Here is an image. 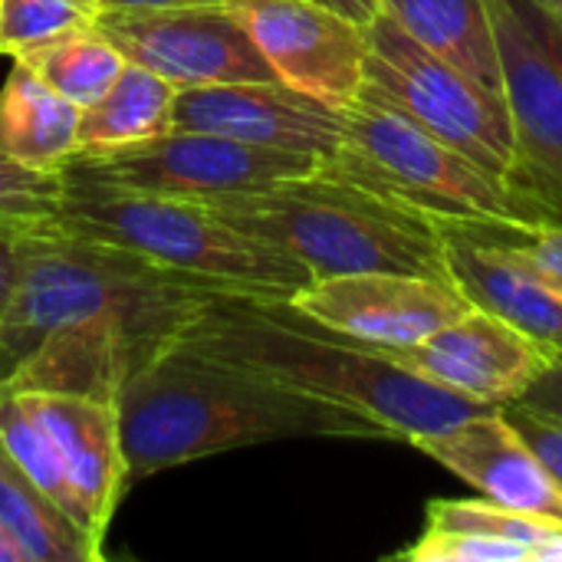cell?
I'll use <instances>...</instances> for the list:
<instances>
[{"instance_id":"cell-18","label":"cell","mask_w":562,"mask_h":562,"mask_svg":"<svg viewBox=\"0 0 562 562\" xmlns=\"http://www.w3.org/2000/svg\"><path fill=\"white\" fill-rule=\"evenodd\" d=\"M79 112L76 102L13 59L0 89V155L40 171H59L79 151Z\"/></svg>"},{"instance_id":"cell-6","label":"cell","mask_w":562,"mask_h":562,"mask_svg":"<svg viewBox=\"0 0 562 562\" xmlns=\"http://www.w3.org/2000/svg\"><path fill=\"white\" fill-rule=\"evenodd\" d=\"M319 171L431 221L520 224L504 181L366 89L342 109L339 145L319 158Z\"/></svg>"},{"instance_id":"cell-23","label":"cell","mask_w":562,"mask_h":562,"mask_svg":"<svg viewBox=\"0 0 562 562\" xmlns=\"http://www.w3.org/2000/svg\"><path fill=\"white\" fill-rule=\"evenodd\" d=\"M425 527L435 530H464V533H481V537H497L510 540L530 550L533 562H540L543 550L553 547L562 537V524L530 517L520 510H507L487 497L481 501H428L425 507Z\"/></svg>"},{"instance_id":"cell-26","label":"cell","mask_w":562,"mask_h":562,"mask_svg":"<svg viewBox=\"0 0 562 562\" xmlns=\"http://www.w3.org/2000/svg\"><path fill=\"white\" fill-rule=\"evenodd\" d=\"M405 562H533L530 550L510 540L464 533V530H435L425 527L422 537L395 553Z\"/></svg>"},{"instance_id":"cell-3","label":"cell","mask_w":562,"mask_h":562,"mask_svg":"<svg viewBox=\"0 0 562 562\" xmlns=\"http://www.w3.org/2000/svg\"><path fill=\"white\" fill-rule=\"evenodd\" d=\"M217 293L231 290L56 224L26 231L0 313V379L59 329H122L161 352Z\"/></svg>"},{"instance_id":"cell-7","label":"cell","mask_w":562,"mask_h":562,"mask_svg":"<svg viewBox=\"0 0 562 562\" xmlns=\"http://www.w3.org/2000/svg\"><path fill=\"white\" fill-rule=\"evenodd\" d=\"M366 36L362 89L477 161L497 181H507L514 168V125L504 92L484 89L477 79L425 49L382 10L366 23Z\"/></svg>"},{"instance_id":"cell-11","label":"cell","mask_w":562,"mask_h":562,"mask_svg":"<svg viewBox=\"0 0 562 562\" xmlns=\"http://www.w3.org/2000/svg\"><path fill=\"white\" fill-rule=\"evenodd\" d=\"M277 79L329 109H349L366 82L369 36L319 0H224Z\"/></svg>"},{"instance_id":"cell-34","label":"cell","mask_w":562,"mask_h":562,"mask_svg":"<svg viewBox=\"0 0 562 562\" xmlns=\"http://www.w3.org/2000/svg\"><path fill=\"white\" fill-rule=\"evenodd\" d=\"M0 562H26L23 560V553H20V547L0 530Z\"/></svg>"},{"instance_id":"cell-30","label":"cell","mask_w":562,"mask_h":562,"mask_svg":"<svg viewBox=\"0 0 562 562\" xmlns=\"http://www.w3.org/2000/svg\"><path fill=\"white\" fill-rule=\"evenodd\" d=\"M517 402H527L533 408H543V412H553V415H562V352L553 359V366L547 369L543 379H537V385L517 398Z\"/></svg>"},{"instance_id":"cell-21","label":"cell","mask_w":562,"mask_h":562,"mask_svg":"<svg viewBox=\"0 0 562 562\" xmlns=\"http://www.w3.org/2000/svg\"><path fill=\"white\" fill-rule=\"evenodd\" d=\"M0 530L26 562H99L102 547L66 517L0 445Z\"/></svg>"},{"instance_id":"cell-19","label":"cell","mask_w":562,"mask_h":562,"mask_svg":"<svg viewBox=\"0 0 562 562\" xmlns=\"http://www.w3.org/2000/svg\"><path fill=\"white\" fill-rule=\"evenodd\" d=\"M382 13L484 89L504 92L491 0H382Z\"/></svg>"},{"instance_id":"cell-5","label":"cell","mask_w":562,"mask_h":562,"mask_svg":"<svg viewBox=\"0 0 562 562\" xmlns=\"http://www.w3.org/2000/svg\"><path fill=\"white\" fill-rule=\"evenodd\" d=\"M53 224L254 300L290 303L313 280L296 257L237 231L204 201L63 181Z\"/></svg>"},{"instance_id":"cell-32","label":"cell","mask_w":562,"mask_h":562,"mask_svg":"<svg viewBox=\"0 0 562 562\" xmlns=\"http://www.w3.org/2000/svg\"><path fill=\"white\" fill-rule=\"evenodd\" d=\"M191 3H224V0H99L102 10H168Z\"/></svg>"},{"instance_id":"cell-33","label":"cell","mask_w":562,"mask_h":562,"mask_svg":"<svg viewBox=\"0 0 562 562\" xmlns=\"http://www.w3.org/2000/svg\"><path fill=\"white\" fill-rule=\"evenodd\" d=\"M319 3H326V7H333V10H339V13H346V16H352L356 23H372L375 20V13L382 10V0H319Z\"/></svg>"},{"instance_id":"cell-12","label":"cell","mask_w":562,"mask_h":562,"mask_svg":"<svg viewBox=\"0 0 562 562\" xmlns=\"http://www.w3.org/2000/svg\"><path fill=\"white\" fill-rule=\"evenodd\" d=\"M290 306L300 316L375 349L415 346L474 310L451 280L398 270L316 277Z\"/></svg>"},{"instance_id":"cell-20","label":"cell","mask_w":562,"mask_h":562,"mask_svg":"<svg viewBox=\"0 0 562 562\" xmlns=\"http://www.w3.org/2000/svg\"><path fill=\"white\" fill-rule=\"evenodd\" d=\"M175 99V82L138 63H125L105 95L79 112V151L99 155L161 138L171 132Z\"/></svg>"},{"instance_id":"cell-15","label":"cell","mask_w":562,"mask_h":562,"mask_svg":"<svg viewBox=\"0 0 562 562\" xmlns=\"http://www.w3.org/2000/svg\"><path fill=\"white\" fill-rule=\"evenodd\" d=\"M408 445L481 491V497L562 524V491L501 408L435 435H418Z\"/></svg>"},{"instance_id":"cell-25","label":"cell","mask_w":562,"mask_h":562,"mask_svg":"<svg viewBox=\"0 0 562 562\" xmlns=\"http://www.w3.org/2000/svg\"><path fill=\"white\" fill-rule=\"evenodd\" d=\"M63 171H40L0 155V231L26 234L53 224Z\"/></svg>"},{"instance_id":"cell-9","label":"cell","mask_w":562,"mask_h":562,"mask_svg":"<svg viewBox=\"0 0 562 562\" xmlns=\"http://www.w3.org/2000/svg\"><path fill=\"white\" fill-rule=\"evenodd\" d=\"M514 125L507 194L520 224L562 227V69L510 0H491Z\"/></svg>"},{"instance_id":"cell-8","label":"cell","mask_w":562,"mask_h":562,"mask_svg":"<svg viewBox=\"0 0 562 562\" xmlns=\"http://www.w3.org/2000/svg\"><path fill=\"white\" fill-rule=\"evenodd\" d=\"M319 168V155L263 148L207 132L171 128L145 145L82 155L76 151L59 171L69 184L112 191L207 201L217 194L254 191L283 178H303Z\"/></svg>"},{"instance_id":"cell-2","label":"cell","mask_w":562,"mask_h":562,"mask_svg":"<svg viewBox=\"0 0 562 562\" xmlns=\"http://www.w3.org/2000/svg\"><path fill=\"white\" fill-rule=\"evenodd\" d=\"M178 339L283 389L346 408L372 422L385 441L408 445L497 408L395 366L382 349L339 336L283 300L217 293Z\"/></svg>"},{"instance_id":"cell-22","label":"cell","mask_w":562,"mask_h":562,"mask_svg":"<svg viewBox=\"0 0 562 562\" xmlns=\"http://www.w3.org/2000/svg\"><path fill=\"white\" fill-rule=\"evenodd\" d=\"M13 59L26 63L53 92L66 95L79 109H86L99 95H105V89L115 82L122 66L128 63L95 26L72 30L43 46H33Z\"/></svg>"},{"instance_id":"cell-4","label":"cell","mask_w":562,"mask_h":562,"mask_svg":"<svg viewBox=\"0 0 562 562\" xmlns=\"http://www.w3.org/2000/svg\"><path fill=\"white\" fill-rule=\"evenodd\" d=\"M204 204L237 231L296 257L313 280L366 270L451 280L438 221L319 168L254 191L217 194Z\"/></svg>"},{"instance_id":"cell-31","label":"cell","mask_w":562,"mask_h":562,"mask_svg":"<svg viewBox=\"0 0 562 562\" xmlns=\"http://www.w3.org/2000/svg\"><path fill=\"white\" fill-rule=\"evenodd\" d=\"M23 234H7L0 231V313L10 300V290H13V280H16V240Z\"/></svg>"},{"instance_id":"cell-14","label":"cell","mask_w":562,"mask_h":562,"mask_svg":"<svg viewBox=\"0 0 562 562\" xmlns=\"http://www.w3.org/2000/svg\"><path fill=\"white\" fill-rule=\"evenodd\" d=\"M171 128L326 158L342 135V112L283 82H221L178 89Z\"/></svg>"},{"instance_id":"cell-17","label":"cell","mask_w":562,"mask_h":562,"mask_svg":"<svg viewBox=\"0 0 562 562\" xmlns=\"http://www.w3.org/2000/svg\"><path fill=\"white\" fill-rule=\"evenodd\" d=\"M438 227L445 237L448 277L471 306L514 323L562 352V296L537 280L481 221H438Z\"/></svg>"},{"instance_id":"cell-24","label":"cell","mask_w":562,"mask_h":562,"mask_svg":"<svg viewBox=\"0 0 562 562\" xmlns=\"http://www.w3.org/2000/svg\"><path fill=\"white\" fill-rule=\"evenodd\" d=\"M99 13V0H0V53L13 59L56 36L92 26Z\"/></svg>"},{"instance_id":"cell-16","label":"cell","mask_w":562,"mask_h":562,"mask_svg":"<svg viewBox=\"0 0 562 562\" xmlns=\"http://www.w3.org/2000/svg\"><path fill=\"white\" fill-rule=\"evenodd\" d=\"M13 395L49 435L72 481V491L82 501L92 537L105 543L115 507L128 491L115 402L89 398V395H63V392H13Z\"/></svg>"},{"instance_id":"cell-35","label":"cell","mask_w":562,"mask_h":562,"mask_svg":"<svg viewBox=\"0 0 562 562\" xmlns=\"http://www.w3.org/2000/svg\"><path fill=\"white\" fill-rule=\"evenodd\" d=\"M533 3H540L543 10H550V13L562 16V0H533Z\"/></svg>"},{"instance_id":"cell-1","label":"cell","mask_w":562,"mask_h":562,"mask_svg":"<svg viewBox=\"0 0 562 562\" xmlns=\"http://www.w3.org/2000/svg\"><path fill=\"white\" fill-rule=\"evenodd\" d=\"M115 408L128 487L178 464L283 438H385L346 408L283 389L181 339L122 382Z\"/></svg>"},{"instance_id":"cell-28","label":"cell","mask_w":562,"mask_h":562,"mask_svg":"<svg viewBox=\"0 0 562 562\" xmlns=\"http://www.w3.org/2000/svg\"><path fill=\"white\" fill-rule=\"evenodd\" d=\"M501 412L524 435V441L533 448V454L543 461V468L562 491V415L533 408L527 402H507L501 405Z\"/></svg>"},{"instance_id":"cell-10","label":"cell","mask_w":562,"mask_h":562,"mask_svg":"<svg viewBox=\"0 0 562 562\" xmlns=\"http://www.w3.org/2000/svg\"><path fill=\"white\" fill-rule=\"evenodd\" d=\"M128 63L178 89L221 82H280L224 3L168 10H102L92 23Z\"/></svg>"},{"instance_id":"cell-27","label":"cell","mask_w":562,"mask_h":562,"mask_svg":"<svg viewBox=\"0 0 562 562\" xmlns=\"http://www.w3.org/2000/svg\"><path fill=\"white\" fill-rule=\"evenodd\" d=\"M487 234H494L504 247H510L537 280H543L557 296H562V227L550 224H504L481 221Z\"/></svg>"},{"instance_id":"cell-13","label":"cell","mask_w":562,"mask_h":562,"mask_svg":"<svg viewBox=\"0 0 562 562\" xmlns=\"http://www.w3.org/2000/svg\"><path fill=\"white\" fill-rule=\"evenodd\" d=\"M382 352L435 385L497 408L524 398L560 356L557 346L477 306L415 346Z\"/></svg>"},{"instance_id":"cell-29","label":"cell","mask_w":562,"mask_h":562,"mask_svg":"<svg viewBox=\"0 0 562 562\" xmlns=\"http://www.w3.org/2000/svg\"><path fill=\"white\" fill-rule=\"evenodd\" d=\"M510 3L517 7V13L527 20V26L537 33V40L550 49V56L557 59V66L562 69V16L543 10V7L533 3V0H510Z\"/></svg>"}]
</instances>
